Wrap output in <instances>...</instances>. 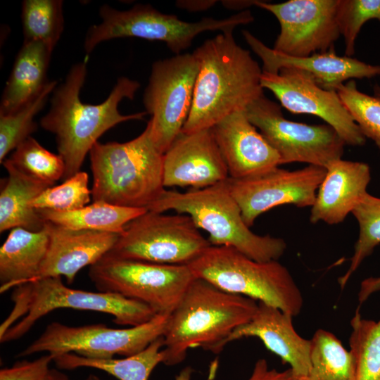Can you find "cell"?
Listing matches in <instances>:
<instances>
[{
    "instance_id": "1",
    "label": "cell",
    "mask_w": 380,
    "mask_h": 380,
    "mask_svg": "<svg viewBox=\"0 0 380 380\" xmlns=\"http://www.w3.org/2000/svg\"><path fill=\"white\" fill-rule=\"evenodd\" d=\"M87 73V60L70 68L53 90L49 110L40 120L41 127L55 135L58 155L65 164L64 180L80 171L87 154L106 131L121 122L143 120L147 114L119 112V103L125 98L132 100L140 87L139 82L126 77L118 79L103 102H82L80 94Z\"/></svg>"
},
{
    "instance_id": "2",
    "label": "cell",
    "mask_w": 380,
    "mask_h": 380,
    "mask_svg": "<svg viewBox=\"0 0 380 380\" xmlns=\"http://www.w3.org/2000/svg\"><path fill=\"white\" fill-rule=\"evenodd\" d=\"M198 62L191 108L182 132L210 129L263 96L262 70L233 30L208 39L192 53Z\"/></svg>"
},
{
    "instance_id": "3",
    "label": "cell",
    "mask_w": 380,
    "mask_h": 380,
    "mask_svg": "<svg viewBox=\"0 0 380 380\" xmlns=\"http://www.w3.org/2000/svg\"><path fill=\"white\" fill-rule=\"evenodd\" d=\"M257 309L258 301L196 278L170 315L163 336V363L179 364L189 349L197 347L218 354L232 331L248 322Z\"/></svg>"
},
{
    "instance_id": "4",
    "label": "cell",
    "mask_w": 380,
    "mask_h": 380,
    "mask_svg": "<svg viewBox=\"0 0 380 380\" xmlns=\"http://www.w3.org/2000/svg\"><path fill=\"white\" fill-rule=\"evenodd\" d=\"M163 155L148 123L129 141L96 142L89 152L94 202L148 210L165 191Z\"/></svg>"
},
{
    "instance_id": "5",
    "label": "cell",
    "mask_w": 380,
    "mask_h": 380,
    "mask_svg": "<svg viewBox=\"0 0 380 380\" xmlns=\"http://www.w3.org/2000/svg\"><path fill=\"white\" fill-rule=\"evenodd\" d=\"M228 179L184 193L165 189L148 210H172L188 215L198 229L208 233L212 246L232 247L259 262L278 260L285 252L286 242L270 235L256 234L249 229L231 193Z\"/></svg>"
},
{
    "instance_id": "6",
    "label": "cell",
    "mask_w": 380,
    "mask_h": 380,
    "mask_svg": "<svg viewBox=\"0 0 380 380\" xmlns=\"http://www.w3.org/2000/svg\"><path fill=\"white\" fill-rule=\"evenodd\" d=\"M13 307L0 327V341L24 336L42 317L61 308L90 310L110 315L115 323L135 327L156 313L149 306L118 293L92 292L66 286L61 277L32 280L14 288Z\"/></svg>"
},
{
    "instance_id": "7",
    "label": "cell",
    "mask_w": 380,
    "mask_h": 380,
    "mask_svg": "<svg viewBox=\"0 0 380 380\" xmlns=\"http://www.w3.org/2000/svg\"><path fill=\"white\" fill-rule=\"evenodd\" d=\"M187 265L196 278L226 292L271 305L293 317L302 310V293L278 260L259 262L232 247L211 245Z\"/></svg>"
},
{
    "instance_id": "8",
    "label": "cell",
    "mask_w": 380,
    "mask_h": 380,
    "mask_svg": "<svg viewBox=\"0 0 380 380\" xmlns=\"http://www.w3.org/2000/svg\"><path fill=\"white\" fill-rule=\"evenodd\" d=\"M101 22L91 25L85 36L84 49L89 55L101 42L115 38L138 37L165 43L176 55L191 45L194 39L206 31L234 30L253 20L249 10L223 19L204 18L195 23L182 20L172 14L163 13L149 4H138L127 11L107 4L100 7Z\"/></svg>"
},
{
    "instance_id": "9",
    "label": "cell",
    "mask_w": 380,
    "mask_h": 380,
    "mask_svg": "<svg viewBox=\"0 0 380 380\" xmlns=\"http://www.w3.org/2000/svg\"><path fill=\"white\" fill-rule=\"evenodd\" d=\"M89 277L99 291L141 302L156 314H170L196 279L187 265L127 260L108 253L90 266Z\"/></svg>"
},
{
    "instance_id": "10",
    "label": "cell",
    "mask_w": 380,
    "mask_h": 380,
    "mask_svg": "<svg viewBox=\"0 0 380 380\" xmlns=\"http://www.w3.org/2000/svg\"><path fill=\"white\" fill-rule=\"evenodd\" d=\"M210 246L188 215L148 210L125 226L108 254L157 264L189 265Z\"/></svg>"
},
{
    "instance_id": "11",
    "label": "cell",
    "mask_w": 380,
    "mask_h": 380,
    "mask_svg": "<svg viewBox=\"0 0 380 380\" xmlns=\"http://www.w3.org/2000/svg\"><path fill=\"white\" fill-rule=\"evenodd\" d=\"M170 315L156 314L145 323L125 329L101 324L72 327L53 322L17 356L39 353L53 356L72 353L96 359L113 358L115 355L130 356L163 336Z\"/></svg>"
},
{
    "instance_id": "12",
    "label": "cell",
    "mask_w": 380,
    "mask_h": 380,
    "mask_svg": "<svg viewBox=\"0 0 380 380\" xmlns=\"http://www.w3.org/2000/svg\"><path fill=\"white\" fill-rule=\"evenodd\" d=\"M198 62L193 53L158 60L144 96L148 124L156 148L165 153L180 134L188 118L194 97Z\"/></svg>"
},
{
    "instance_id": "13",
    "label": "cell",
    "mask_w": 380,
    "mask_h": 380,
    "mask_svg": "<svg viewBox=\"0 0 380 380\" xmlns=\"http://www.w3.org/2000/svg\"><path fill=\"white\" fill-rule=\"evenodd\" d=\"M245 112L277 152L281 165L298 162L326 168L343 154L346 144L332 127L289 120L281 106L265 95L252 102Z\"/></svg>"
},
{
    "instance_id": "14",
    "label": "cell",
    "mask_w": 380,
    "mask_h": 380,
    "mask_svg": "<svg viewBox=\"0 0 380 380\" xmlns=\"http://www.w3.org/2000/svg\"><path fill=\"white\" fill-rule=\"evenodd\" d=\"M255 6L272 13L280 25L275 51L292 57H308L328 51L341 35L338 0H290Z\"/></svg>"
},
{
    "instance_id": "15",
    "label": "cell",
    "mask_w": 380,
    "mask_h": 380,
    "mask_svg": "<svg viewBox=\"0 0 380 380\" xmlns=\"http://www.w3.org/2000/svg\"><path fill=\"white\" fill-rule=\"evenodd\" d=\"M326 172L325 167L312 165L296 170L277 167L254 176L228 180L243 219L250 227L259 215L281 205L312 207Z\"/></svg>"
},
{
    "instance_id": "16",
    "label": "cell",
    "mask_w": 380,
    "mask_h": 380,
    "mask_svg": "<svg viewBox=\"0 0 380 380\" xmlns=\"http://www.w3.org/2000/svg\"><path fill=\"white\" fill-rule=\"evenodd\" d=\"M261 85L270 90L291 113L322 118L346 145L362 146L366 142L337 91L321 87L309 72L291 67L281 68L278 73L262 71Z\"/></svg>"
},
{
    "instance_id": "17",
    "label": "cell",
    "mask_w": 380,
    "mask_h": 380,
    "mask_svg": "<svg viewBox=\"0 0 380 380\" xmlns=\"http://www.w3.org/2000/svg\"><path fill=\"white\" fill-rule=\"evenodd\" d=\"M229 178L211 129L181 132L163 155L165 187L203 189Z\"/></svg>"
},
{
    "instance_id": "18",
    "label": "cell",
    "mask_w": 380,
    "mask_h": 380,
    "mask_svg": "<svg viewBox=\"0 0 380 380\" xmlns=\"http://www.w3.org/2000/svg\"><path fill=\"white\" fill-rule=\"evenodd\" d=\"M210 129L229 178L254 176L281 165L279 154L250 122L245 110L229 115Z\"/></svg>"
},
{
    "instance_id": "19",
    "label": "cell",
    "mask_w": 380,
    "mask_h": 380,
    "mask_svg": "<svg viewBox=\"0 0 380 380\" xmlns=\"http://www.w3.org/2000/svg\"><path fill=\"white\" fill-rule=\"evenodd\" d=\"M259 338L267 350L290 365L292 380H303L311 368V339L300 336L293 317L280 309L258 302V309L246 324L234 329L226 344L242 338Z\"/></svg>"
},
{
    "instance_id": "20",
    "label": "cell",
    "mask_w": 380,
    "mask_h": 380,
    "mask_svg": "<svg viewBox=\"0 0 380 380\" xmlns=\"http://www.w3.org/2000/svg\"><path fill=\"white\" fill-rule=\"evenodd\" d=\"M45 228L48 251L34 280L64 277L68 284H72L80 270L94 265L110 251L120 235L71 229L49 222H46Z\"/></svg>"
},
{
    "instance_id": "21",
    "label": "cell",
    "mask_w": 380,
    "mask_h": 380,
    "mask_svg": "<svg viewBox=\"0 0 380 380\" xmlns=\"http://www.w3.org/2000/svg\"><path fill=\"white\" fill-rule=\"evenodd\" d=\"M243 37L262 61L263 72L278 73L283 68H296L309 72L322 88L335 90L346 80L372 78L380 75V65H370L348 56H338L334 47L308 57L289 56L269 48L248 30Z\"/></svg>"
},
{
    "instance_id": "22",
    "label": "cell",
    "mask_w": 380,
    "mask_h": 380,
    "mask_svg": "<svg viewBox=\"0 0 380 380\" xmlns=\"http://www.w3.org/2000/svg\"><path fill=\"white\" fill-rule=\"evenodd\" d=\"M311 207L310 221L337 224L344 221L367 193L370 167L363 162L338 159L330 163Z\"/></svg>"
},
{
    "instance_id": "23",
    "label": "cell",
    "mask_w": 380,
    "mask_h": 380,
    "mask_svg": "<svg viewBox=\"0 0 380 380\" xmlns=\"http://www.w3.org/2000/svg\"><path fill=\"white\" fill-rule=\"evenodd\" d=\"M53 49L42 42L24 41L3 91L0 115L11 114L37 97L47 85Z\"/></svg>"
},
{
    "instance_id": "24",
    "label": "cell",
    "mask_w": 380,
    "mask_h": 380,
    "mask_svg": "<svg viewBox=\"0 0 380 380\" xmlns=\"http://www.w3.org/2000/svg\"><path fill=\"white\" fill-rule=\"evenodd\" d=\"M2 164L8 176L2 180L0 191V232L17 227L42 230L46 221L32 203L50 186L19 170L9 158Z\"/></svg>"
},
{
    "instance_id": "25",
    "label": "cell",
    "mask_w": 380,
    "mask_h": 380,
    "mask_svg": "<svg viewBox=\"0 0 380 380\" xmlns=\"http://www.w3.org/2000/svg\"><path fill=\"white\" fill-rule=\"evenodd\" d=\"M48 246L45 226L39 232L12 229L0 248L1 293L34 280L39 273Z\"/></svg>"
},
{
    "instance_id": "26",
    "label": "cell",
    "mask_w": 380,
    "mask_h": 380,
    "mask_svg": "<svg viewBox=\"0 0 380 380\" xmlns=\"http://www.w3.org/2000/svg\"><path fill=\"white\" fill-rule=\"evenodd\" d=\"M163 337L151 343L141 351L121 359H96L75 353L53 356L54 363L61 369L90 367L102 370L119 380H148L153 369L163 362Z\"/></svg>"
},
{
    "instance_id": "27",
    "label": "cell",
    "mask_w": 380,
    "mask_h": 380,
    "mask_svg": "<svg viewBox=\"0 0 380 380\" xmlns=\"http://www.w3.org/2000/svg\"><path fill=\"white\" fill-rule=\"evenodd\" d=\"M38 211L46 222L68 229L121 234L129 222L148 210L97 201L72 211Z\"/></svg>"
},
{
    "instance_id": "28",
    "label": "cell",
    "mask_w": 380,
    "mask_h": 380,
    "mask_svg": "<svg viewBox=\"0 0 380 380\" xmlns=\"http://www.w3.org/2000/svg\"><path fill=\"white\" fill-rule=\"evenodd\" d=\"M311 343V368L303 380H355L353 355L333 333L317 329Z\"/></svg>"
},
{
    "instance_id": "29",
    "label": "cell",
    "mask_w": 380,
    "mask_h": 380,
    "mask_svg": "<svg viewBox=\"0 0 380 380\" xmlns=\"http://www.w3.org/2000/svg\"><path fill=\"white\" fill-rule=\"evenodd\" d=\"M349 338L355 380H380V319H365L359 308L350 320Z\"/></svg>"
},
{
    "instance_id": "30",
    "label": "cell",
    "mask_w": 380,
    "mask_h": 380,
    "mask_svg": "<svg viewBox=\"0 0 380 380\" xmlns=\"http://www.w3.org/2000/svg\"><path fill=\"white\" fill-rule=\"evenodd\" d=\"M63 4L61 0L23 1L24 41L42 42L53 50L63 30Z\"/></svg>"
},
{
    "instance_id": "31",
    "label": "cell",
    "mask_w": 380,
    "mask_h": 380,
    "mask_svg": "<svg viewBox=\"0 0 380 380\" xmlns=\"http://www.w3.org/2000/svg\"><path fill=\"white\" fill-rule=\"evenodd\" d=\"M351 213L357 221L359 235L350 266L338 280L342 289L363 260L380 244V198L367 193Z\"/></svg>"
},
{
    "instance_id": "32",
    "label": "cell",
    "mask_w": 380,
    "mask_h": 380,
    "mask_svg": "<svg viewBox=\"0 0 380 380\" xmlns=\"http://www.w3.org/2000/svg\"><path fill=\"white\" fill-rule=\"evenodd\" d=\"M58 82L49 81L42 91L18 110L9 115H0V162L6 155L31 136L37 128L34 116L44 106L49 96Z\"/></svg>"
},
{
    "instance_id": "33",
    "label": "cell",
    "mask_w": 380,
    "mask_h": 380,
    "mask_svg": "<svg viewBox=\"0 0 380 380\" xmlns=\"http://www.w3.org/2000/svg\"><path fill=\"white\" fill-rule=\"evenodd\" d=\"M9 159L19 170L50 186L64 175L61 156L50 152L31 136L15 148Z\"/></svg>"
},
{
    "instance_id": "34",
    "label": "cell",
    "mask_w": 380,
    "mask_h": 380,
    "mask_svg": "<svg viewBox=\"0 0 380 380\" xmlns=\"http://www.w3.org/2000/svg\"><path fill=\"white\" fill-rule=\"evenodd\" d=\"M336 91L364 137L380 148V97L359 91L353 80L341 85Z\"/></svg>"
},
{
    "instance_id": "35",
    "label": "cell",
    "mask_w": 380,
    "mask_h": 380,
    "mask_svg": "<svg viewBox=\"0 0 380 380\" xmlns=\"http://www.w3.org/2000/svg\"><path fill=\"white\" fill-rule=\"evenodd\" d=\"M88 182V174L80 171L61 184L46 189L33 201V208L37 210L59 212L82 208L89 202L91 195Z\"/></svg>"
},
{
    "instance_id": "36",
    "label": "cell",
    "mask_w": 380,
    "mask_h": 380,
    "mask_svg": "<svg viewBox=\"0 0 380 380\" xmlns=\"http://www.w3.org/2000/svg\"><path fill=\"white\" fill-rule=\"evenodd\" d=\"M370 20L380 21V0H338V21L345 40L346 56L355 53L356 38Z\"/></svg>"
},
{
    "instance_id": "37",
    "label": "cell",
    "mask_w": 380,
    "mask_h": 380,
    "mask_svg": "<svg viewBox=\"0 0 380 380\" xmlns=\"http://www.w3.org/2000/svg\"><path fill=\"white\" fill-rule=\"evenodd\" d=\"M53 360V355L46 353L34 360L18 361L0 370V380H44Z\"/></svg>"
},
{
    "instance_id": "38",
    "label": "cell",
    "mask_w": 380,
    "mask_h": 380,
    "mask_svg": "<svg viewBox=\"0 0 380 380\" xmlns=\"http://www.w3.org/2000/svg\"><path fill=\"white\" fill-rule=\"evenodd\" d=\"M248 380H292V374L290 368L284 371L270 369L267 360L261 358L255 363Z\"/></svg>"
},
{
    "instance_id": "39",
    "label": "cell",
    "mask_w": 380,
    "mask_h": 380,
    "mask_svg": "<svg viewBox=\"0 0 380 380\" xmlns=\"http://www.w3.org/2000/svg\"><path fill=\"white\" fill-rule=\"evenodd\" d=\"M380 291V277H368L364 279L360 286L357 294L358 302L362 305L369 296Z\"/></svg>"
},
{
    "instance_id": "40",
    "label": "cell",
    "mask_w": 380,
    "mask_h": 380,
    "mask_svg": "<svg viewBox=\"0 0 380 380\" xmlns=\"http://www.w3.org/2000/svg\"><path fill=\"white\" fill-rule=\"evenodd\" d=\"M44 380H70L69 377L56 369H50ZM84 380H101L96 374H91Z\"/></svg>"
},
{
    "instance_id": "41",
    "label": "cell",
    "mask_w": 380,
    "mask_h": 380,
    "mask_svg": "<svg viewBox=\"0 0 380 380\" xmlns=\"http://www.w3.org/2000/svg\"><path fill=\"white\" fill-rule=\"evenodd\" d=\"M193 372L191 367H186L175 376V380H191Z\"/></svg>"
},
{
    "instance_id": "42",
    "label": "cell",
    "mask_w": 380,
    "mask_h": 380,
    "mask_svg": "<svg viewBox=\"0 0 380 380\" xmlns=\"http://www.w3.org/2000/svg\"><path fill=\"white\" fill-rule=\"evenodd\" d=\"M374 95L380 97V87L378 86L374 87Z\"/></svg>"
}]
</instances>
